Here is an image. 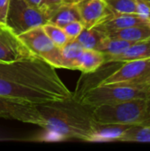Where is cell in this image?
<instances>
[{"label":"cell","instance_id":"obj_1","mask_svg":"<svg viewBox=\"0 0 150 151\" xmlns=\"http://www.w3.org/2000/svg\"><path fill=\"white\" fill-rule=\"evenodd\" d=\"M43 125L42 128L60 139H77L91 142L95 122L91 117V109L76 99L36 104Z\"/></svg>","mask_w":150,"mask_h":151},{"label":"cell","instance_id":"obj_2","mask_svg":"<svg viewBox=\"0 0 150 151\" xmlns=\"http://www.w3.org/2000/svg\"><path fill=\"white\" fill-rule=\"evenodd\" d=\"M0 79L49 93L60 101L73 96L56 73L55 67L36 57L11 63H0Z\"/></svg>","mask_w":150,"mask_h":151},{"label":"cell","instance_id":"obj_3","mask_svg":"<svg viewBox=\"0 0 150 151\" xmlns=\"http://www.w3.org/2000/svg\"><path fill=\"white\" fill-rule=\"evenodd\" d=\"M149 97V89L126 84H99L86 90L76 100L82 105L93 109L103 104H113Z\"/></svg>","mask_w":150,"mask_h":151},{"label":"cell","instance_id":"obj_4","mask_svg":"<svg viewBox=\"0 0 150 151\" xmlns=\"http://www.w3.org/2000/svg\"><path fill=\"white\" fill-rule=\"evenodd\" d=\"M49 15L45 12L30 5L25 0H10L6 27L16 35L43 26L49 22Z\"/></svg>","mask_w":150,"mask_h":151},{"label":"cell","instance_id":"obj_5","mask_svg":"<svg viewBox=\"0 0 150 151\" xmlns=\"http://www.w3.org/2000/svg\"><path fill=\"white\" fill-rule=\"evenodd\" d=\"M18 37L34 56L44 60L55 68H63L61 48L49 38L42 26L32 28Z\"/></svg>","mask_w":150,"mask_h":151},{"label":"cell","instance_id":"obj_6","mask_svg":"<svg viewBox=\"0 0 150 151\" xmlns=\"http://www.w3.org/2000/svg\"><path fill=\"white\" fill-rule=\"evenodd\" d=\"M0 117L36 125L40 127L43 125V118L36 104L2 95H0Z\"/></svg>","mask_w":150,"mask_h":151},{"label":"cell","instance_id":"obj_7","mask_svg":"<svg viewBox=\"0 0 150 151\" xmlns=\"http://www.w3.org/2000/svg\"><path fill=\"white\" fill-rule=\"evenodd\" d=\"M123 63L115 72L103 79L99 84L133 85L150 74V58L135 59Z\"/></svg>","mask_w":150,"mask_h":151},{"label":"cell","instance_id":"obj_8","mask_svg":"<svg viewBox=\"0 0 150 151\" xmlns=\"http://www.w3.org/2000/svg\"><path fill=\"white\" fill-rule=\"evenodd\" d=\"M35 57L8 27H0V63H11Z\"/></svg>","mask_w":150,"mask_h":151},{"label":"cell","instance_id":"obj_9","mask_svg":"<svg viewBox=\"0 0 150 151\" xmlns=\"http://www.w3.org/2000/svg\"><path fill=\"white\" fill-rule=\"evenodd\" d=\"M77 5L81 21L86 28L99 25L113 13L104 0H85Z\"/></svg>","mask_w":150,"mask_h":151},{"label":"cell","instance_id":"obj_10","mask_svg":"<svg viewBox=\"0 0 150 151\" xmlns=\"http://www.w3.org/2000/svg\"><path fill=\"white\" fill-rule=\"evenodd\" d=\"M137 26L150 27V23L140 18L137 14L113 12L105 20H103L102 23L95 26V27L103 32L104 34H108L110 32H113L116 30Z\"/></svg>","mask_w":150,"mask_h":151},{"label":"cell","instance_id":"obj_11","mask_svg":"<svg viewBox=\"0 0 150 151\" xmlns=\"http://www.w3.org/2000/svg\"><path fill=\"white\" fill-rule=\"evenodd\" d=\"M105 63H123L135 59L150 58V38L134 42L125 52L116 56H104Z\"/></svg>","mask_w":150,"mask_h":151},{"label":"cell","instance_id":"obj_12","mask_svg":"<svg viewBox=\"0 0 150 151\" xmlns=\"http://www.w3.org/2000/svg\"><path fill=\"white\" fill-rule=\"evenodd\" d=\"M129 127L131 126L118 124H99L95 122L92 142H119Z\"/></svg>","mask_w":150,"mask_h":151},{"label":"cell","instance_id":"obj_13","mask_svg":"<svg viewBox=\"0 0 150 151\" xmlns=\"http://www.w3.org/2000/svg\"><path fill=\"white\" fill-rule=\"evenodd\" d=\"M104 64L103 53L97 50H83L75 64V70H80L84 74L91 73L96 72Z\"/></svg>","mask_w":150,"mask_h":151},{"label":"cell","instance_id":"obj_14","mask_svg":"<svg viewBox=\"0 0 150 151\" xmlns=\"http://www.w3.org/2000/svg\"><path fill=\"white\" fill-rule=\"evenodd\" d=\"M76 20L81 21L78 5L74 4H63L50 15L49 22L63 27L68 23Z\"/></svg>","mask_w":150,"mask_h":151},{"label":"cell","instance_id":"obj_15","mask_svg":"<svg viewBox=\"0 0 150 151\" xmlns=\"http://www.w3.org/2000/svg\"><path fill=\"white\" fill-rule=\"evenodd\" d=\"M105 35L110 37H115L133 42H137L150 38V27L149 26L131 27L110 32Z\"/></svg>","mask_w":150,"mask_h":151},{"label":"cell","instance_id":"obj_16","mask_svg":"<svg viewBox=\"0 0 150 151\" xmlns=\"http://www.w3.org/2000/svg\"><path fill=\"white\" fill-rule=\"evenodd\" d=\"M133 43L126 40L105 35L96 50L103 53L104 56H116L125 52Z\"/></svg>","mask_w":150,"mask_h":151},{"label":"cell","instance_id":"obj_17","mask_svg":"<svg viewBox=\"0 0 150 151\" xmlns=\"http://www.w3.org/2000/svg\"><path fill=\"white\" fill-rule=\"evenodd\" d=\"M83 50L84 49L76 39L69 40L68 42L61 48L63 68L75 70V64Z\"/></svg>","mask_w":150,"mask_h":151},{"label":"cell","instance_id":"obj_18","mask_svg":"<svg viewBox=\"0 0 150 151\" xmlns=\"http://www.w3.org/2000/svg\"><path fill=\"white\" fill-rule=\"evenodd\" d=\"M106 35L96 27H84L76 40L84 50H96Z\"/></svg>","mask_w":150,"mask_h":151},{"label":"cell","instance_id":"obj_19","mask_svg":"<svg viewBox=\"0 0 150 151\" xmlns=\"http://www.w3.org/2000/svg\"><path fill=\"white\" fill-rule=\"evenodd\" d=\"M119 142H150V127L133 125L127 128Z\"/></svg>","mask_w":150,"mask_h":151},{"label":"cell","instance_id":"obj_20","mask_svg":"<svg viewBox=\"0 0 150 151\" xmlns=\"http://www.w3.org/2000/svg\"><path fill=\"white\" fill-rule=\"evenodd\" d=\"M42 28L49 38L59 48H62L69 41L68 36L65 33L64 29L60 27L53 25L50 22L42 26Z\"/></svg>","mask_w":150,"mask_h":151},{"label":"cell","instance_id":"obj_21","mask_svg":"<svg viewBox=\"0 0 150 151\" xmlns=\"http://www.w3.org/2000/svg\"><path fill=\"white\" fill-rule=\"evenodd\" d=\"M105 2L113 12L136 14L135 0H106Z\"/></svg>","mask_w":150,"mask_h":151},{"label":"cell","instance_id":"obj_22","mask_svg":"<svg viewBox=\"0 0 150 151\" xmlns=\"http://www.w3.org/2000/svg\"><path fill=\"white\" fill-rule=\"evenodd\" d=\"M62 28L64 29L65 33L68 36L69 40H74L78 37V35L83 30L84 25L81 21L76 20V21H72L71 23H68Z\"/></svg>","mask_w":150,"mask_h":151},{"label":"cell","instance_id":"obj_23","mask_svg":"<svg viewBox=\"0 0 150 151\" xmlns=\"http://www.w3.org/2000/svg\"><path fill=\"white\" fill-rule=\"evenodd\" d=\"M136 2V14L150 23V5L146 0H135Z\"/></svg>","mask_w":150,"mask_h":151},{"label":"cell","instance_id":"obj_24","mask_svg":"<svg viewBox=\"0 0 150 151\" xmlns=\"http://www.w3.org/2000/svg\"><path fill=\"white\" fill-rule=\"evenodd\" d=\"M62 4L63 0H42L40 5V9L45 12L50 18V15Z\"/></svg>","mask_w":150,"mask_h":151},{"label":"cell","instance_id":"obj_25","mask_svg":"<svg viewBox=\"0 0 150 151\" xmlns=\"http://www.w3.org/2000/svg\"><path fill=\"white\" fill-rule=\"evenodd\" d=\"M10 0H0V27H6V16Z\"/></svg>","mask_w":150,"mask_h":151},{"label":"cell","instance_id":"obj_26","mask_svg":"<svg viewBox=\"0 0 150 151\" xmlns=\"http://www.w3.org/2000/svg\"><path fill=\"white\" fill-rule=\"evenodd\" d=\"M131 86L137 87V88H144V89H149L150 90V74H149L144 79H142L141 81H140L139 82L134 83V84H133Z\"/></svg>","mask_w":150,"mask_h":151},{"label":"cell","instance_id":"obj_27","mask_svg":"<svg viewBox=\"0 0 150 151\" xmlns=\"http://www.w3.org/2000/svg\"><path fill=\"white\" fill-rule=\"evenodd\" d=\"M27 3H28L30 5L34 6V7H36V8H40V5H41V3L42 0H25Z\"/></svg>","mask_w":150,"mask_h":151},{"label":"cell","instance_id":"obj_28","mask_svg":"<svg viewBox=\"0 0 150 151\" xmlns=\"http://www.w3.org/2000/svg\"><path fill=\"white\" fill-rule=\"evenodd\" d=\"M85 0H72V4H78L80 2H83Z\"/></svg>","mask_w":150,"mask_h":151},{"label":"cell","instance_id":"obj_29","mask_svg":"<svg viewBox=\"0 0 150 151\" xmlns=\"http://www.w3.org/2000/svg\"><path fill=\"white\" fill-rule=\"evenodd\" d=\"M63 4H72V0H63Z\"/></svg>","mask_w":150,"mask_h":151},{"label":"cell","instance_id":"obj_30","mask_svg":"<svg viewBox=\"0 0 150 151\" xmlns=\"http://www.w3.org/2000/svg\"><path fill=\"white\" fill-rule=\"evenodd\" d=\"M146 1H147V2L149 3V5H150V0H146Z\"/></svg>","mask_w":150,"mask_h":151},{"label":"cell","instance_id":"obj_31","mask_svg":"<svg viewBox=\"0 0 150 151\" xmlns=\"http://www.w3.org/2000/svg\"><path fill=\"white\" fill-rule=\"evenodd\" d=\"M104 1H106V0H104Z\"/></svg>","mask_w":150,"mask_h":151}]
</instances>
